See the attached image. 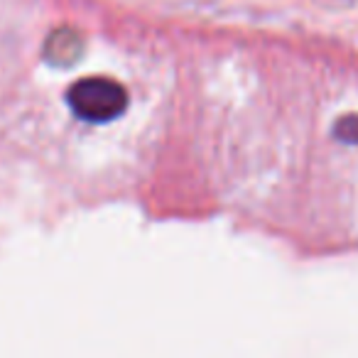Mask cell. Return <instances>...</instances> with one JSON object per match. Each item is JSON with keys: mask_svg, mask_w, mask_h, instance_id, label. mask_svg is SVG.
Segmentation results:
<instances>
[{"mask_svg": "<svg viewBox=\"0 0 358 358\" xmlns=\"http://www.w3.org/2000/svg\"><path fill=\"white\" fill-rule=\"evenodd\" d=\"M66 103L79 120L101 125L115 120L128 108V91L113 79L89 76V79H79L69 86Z\"/></svg>", "mask_w": 358, "mask_h": 358, "instance_id": "obj_1", "label": "cell"}, {"mask_svg": "<svg viewBox=\"0 0 358 358\" xmlns=\"http://www.w3.org/2000/svg\"><path fill=\"white\" fill-rule=\"evenodd\" d=\"M45 55L52 64H74L81 55V37L71 30H57L47 42Z\"/></svg>", "mask_w": 358, "mask_h": 358, "instance_id": "obj_2", "label": "cell"}, {"mask_svg": "<svg viewBox=\"0 0 358 358\" xmlns=\"http://www.w3.org/2000/svg\"><path fill=\"white\" fill-rule=\"evenodd\" d=\"M334 133H336L343 143H358V115H346L343 120H338Z\"/></svg>", "mask_w": 358, "mask_h": 358, "instance_id": "obj_3", "label": "cell"}]
</instances>
